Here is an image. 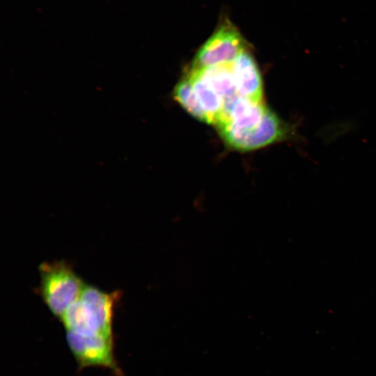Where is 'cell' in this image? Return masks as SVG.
Masks as SVG:
<instances>
[{"mask_svg":"<svg viewBox=\"0 0 376 376\" xmlns=\"http://www.w3.org/2000/svg\"><path fill=\"white\" fill-rule=\"evenodd\" d=\"M187 76L200 104L207 116L210 124L215 125L221 116L224 100L204 83L195 72L189 70Z\"/></svg>","mask_w":376,"mask_h":376,"instance_id":"cell-9","label":"cell"},{"mask_svg":"<svg viewBox=\"0 0 376 376\" xmlns=\"http://www.w3.org/2000/svg\"><path fill=\"white\" fill-rule=\"evenodd\" d=\"M173 97L190 115L201 122L210 124L207 116L200 104L187 75L175 86Z\"/></svg>","mask_w":376,"mask_h":376,"instance_id":"cell-10","label":"cell"},{"mask_svg":"<svg viewBox=\"0 0 376 376\" xmlns=\"http://www.w3.org/2000/svg\"><path fill=\"white\" fill-rule=\"evenodd\" d=\"M231 68L237 94L256 102H263L261 75L248 48L237 56Z\"/></svg>","mask_w":376,"mask_h":376,"instance_id":"cell-6","label":"cell"},{"mask_svg":"<svg viewBox=\"0 0 376 376\" xmlns=\"http://www.w3.org/2000/svg\"><path fill=\"white\" fill-rule=\"evenodd\" d=\"M118 298V291L108 293L85 285L79 298L61 318L66 331L113 336V311Z\"/></svg>","mask_w":376,"mask_h":376,"instance_id":"cell-1","label":"cell"},{"mask_svg":"<svg viewBox=\"0 0 376 376\" xmlns=\"http://www.w3.org/2000/svg\"><path fill=\"white\" fill-rule=\"evenodd\" d=\"M224 100L237 95L231 64L218 65L201 69H189Z\"/></svg>","mask_w":376,"mask_h":376,"instance_id":"cell-8","label":"cell"},{"mask_svg":"<svg viewBox=\"0 0 376 376\" xmlns=\"http://www.w3.org/2000/svg\"><path fill=\"white\" fill-rule=\"evenodd\" d=\"M224 141L230 148L248 151L281 141L292 135L290 126L267 108L260 122L242 129L228 125L217 127Z\"/></svg>","mask_w":376,"mask_h":376,"instance_id":"cell-3","label":"cell"},{"mask_svg":"<svg viewBox=\"0 0 376 376\" xmlns=\"http://www.w3.org/2000/svg\"><path fill=\"white\" fill-rule=\"evenodd\" d=\"M68 345L80 368L100 367L123 376L114 355L113 336L66 331Z\"/></svg>","mask_w":376,"mask_h":376,"instance_id":"cell-5","label":"cell"},{"mask_svg":"<svg viewBox=\"0 0 376 376\" xmlns=\"http://www.w3.org/2000/svg\"><path fill=\"white\" fill-rule=\"evenodd\" d=\"M39 293L52 313L61 318L77 301L85 286L64 261L44 262L39 266Z\"/></svg>","mask_w":376,"mask_h":376,"instance_id":"cell-2","label":"cell"},{"mask_svg":"<svg viewBox=\"0 0 376 376\" xmlns=\"http://www.w3.org/2000/svg\"><path fill=\"white\" fill-rule=\"evenodd\" d=\"M247 48L237 27L229 19L223 18L196 52L189 69L231 64Z\"/></svg>","mask_w":376,"mask_h":376,"instance_id":"cell-4","label":"cell"},{"mask_svg":"<svg viewBox=\"0 0 376 376\" xmlns=\"http://www.w3.org/2000/svg\"><path fill=\"white\" fill-rule=\"evenodd\" d=\"M267 108L263 102H256L237 94L224 100L221 116L215 126L228 125L249 128L258 124Z\"/></svg>","mask_w":376,"mask_h":376,"instance_id":"cell-7","label":"cell"}]
</instances>
